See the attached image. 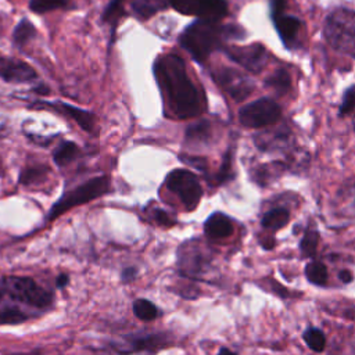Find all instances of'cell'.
Here are the masks:
<instances>
[{
	"mask_svg": "<svg viewBox=\"0 0 355 355\" xmlns=\"http://www.w3.org/2000/svg\"><path fill=\"white\" fill-rule=\"evenodd\" d=\"M154 75L162 92L165 105L175 118H191L201 112L200 94L189 78L180 57L166 54L157 58Z\"/></svg>",
	"mask_w": 355,
	"mask_h": 355,
	"instance_id": "obj_1",
	"label": "cell"
},
{
	"mask_svg": "<svg viewBox=\"0 0 355 355\" xmlns=\"http://www.w3.org/2000/svg\"><path fill=\"white\" fill-rule=\"evenodd\" d=\"M241 35L243 32L239 26H223L215 21L197 19L182 32L179 42L197 62H204L212 51L222 46L225 39Z\"/></svg>",
	"mask_w": 355,
	"mask_h": 355,
	"instance_id": "obj_2",
	"label": "cell"
},
{
	"mask_svg": "<svg viewBox=\"0 0 355 355\" xmlns=\"http://www.w3.org/2000/svg\"><path fill=\"white\" fill-rule=\"evenodd\" d=\"M323 33L334 50L355 58V11L343 7L333 10L324 21Z\"/></svg>",
	"mask_w": 355,
	"mask_h": 355,
	"instance_id": "obj_3",
	"label": "cell"
},
{
	"mask_svg": "<svg viewBox=\"0 0 355 355\" xmlns=\"http://www.w3.org/2000/svg\"><path fill=\"white\" fill-rule=\"evenodd\" d=\"M4 297L29 305L35 309H47L53 304V294L37 284L32 277L7 276L1 277Z\"/></svg>",
	"mask_w": 355,
	"mask_h": 355,
	"instance_id": "obj_4",
	"label": "cell"
},
{
	"mask_svg": "<svg viewBox=\"0 0 355 355\" xmlns=\"http://www.w3.org/2000/svg\"><path fill=\"white\" fill-rule=\"evenodd\" d=\"M110 190V178L103 175V176H97L93 178L87 182H85L83 184L78 186L76 189L65 193L49 211L47 215V220H53L57 216L62 215L64 212H67L68 209L78 207L80 204H86L94 198L101 197L103 194H105Z\"/></svg>",
	"mask_w": 355,
	"mask_h": 355,
	"instance_id": "obj_5",
	"label": "cell"
},
{
	"mask_svg": "<svg viewBox=\"0 0 355 355\" xmlns=\"http://www.w3.org/2000/svg\"><path fill=\"white\" fill-rule=\"evenodd\" d=\"M171 344V338L166 333H146V334H129L121 340L112 341L111 347L119 355H132V354H155L161 348H165Z\"/></svg>",
	"mask_w": 355,
	"mask_h": 355,
	"instance_id": "obj_6",
	"label": "cell"
},
{
	"mask_svg": "<svg viewBox=\"0 0 355 355\" xmlns=\"http://www.w3.org/2000/svg\"><path fill=\"white\" fill-rule=\"evenodd\" d=\"M165 184L180 198L187 211H193L198 205L202 189L193 172L187 169H175L166 176Z\"/></svg>",
	"mask_w": 355,
	"mask_h": 355,
	"instance_id": "obj_7",
	"label": "cell"
},
{
	"mask_svg": "<svg viewBox=\"0 0 355 355\" xmlns=\"http://www.w3.org/2000/svg\"><path fill=\"white\" fill-rule=\"evenodd\" d=\"M282 116L280 105L268 97L258 98L239 111V119L241 125L247 128H263L276 123Z\"/></svg>",
	"mask_w": 355,
	"mask_h": 355,
	"instance_id": "obj_8",
	"label": "cell"
},
{
	"mask_svg": "<svg viewBox=\"0 0 355 355\" xmlns=\"http://www.w3.org/2000/svg\"><path fill=\"white\" fill-rule=\"evenodd\" d=\"M211 257L198 241H186L178 250V268L186 277L194 279L204 275L209 266Z\"/></svg>",
	"mask_w": 355,
	"mask_h": 355,
	"instance_id": "obj_9",
	"label": "cell"
},
{
	"mask_svg": "<svg viewBox=\"0 0 355 355\" xmlns=\"http://www.w3.org/2000/svg\"><path fill=\"white\" fill-rule=\"evenodd\" d=\"M179 12L218 22L227 12L226 0H168Z\"/></svg>",
	"mask_w": 355,
	"mask_h": 355,
	"instance_id": "obj_10",
	"label": "cell"
},
{
	"mask_svg": "<svg viewBox=\"0 0 355 355\" xmlns=\"http://www.w3.org/2000/svg\"><path fill=\"white\" fill-rule=\"evenodd\" d=\"M215 82L236 101H241L254 90L251 79L232 68H219L212 72Z\"/></svg>",
	"mask_w": 355,
	"mask_h": 355,
	"instance_id": "obj_11",
	"label": "cell"
},
{
	"mask_svg": "<svg viewBox=\"0 0 355 355\" xmlns=\"http://www.w3.org/2000/svg\"><path fill=\"white\" fill-rule=\"evenodd\" d=\"M225 53L229 58L254 73L261 72L268 61L266 49L259 43H252L248 46H229L225 47Z\"/></svg>",
	"mask_w": 355,
	"mask_h": 355,
	"instance_id": "obj_12",
	"label": "cell"
},
{
	"mask_svg": "<svg viewBox=\"0 0 355 355\" xmlns=\"http://www.w3.org/2000/svg\"><path fill=\"white\" fill-rule=\"evenodd\" d=\"M0 78L6 82H28L36 78V72L21 60L0 57Z\"/></svg>",
	"mask_w": 355,
	"mask_h": 355,
	"instance_id": "obj_13",
	"label": "cell"
},
{
	"mask_svg": "<svg viewBox=\"0 0 355 355\" xmlns=\"http://www.w3.org/2000/svg\"><path fill=\"white\" fill-rule=\"evenodd\" d=\"M46 105H49L51 110L73 119L83 130L86 132H92L93 126H94V114L86 111V110H82V108H78L75 105H71V104H67V103H60V101H55V103H43Z\"/></svg>",
	"mask_w": 355,
	"mask_h": 355,
	"instance_id": "obj_14",
	"label": "cell"
},
{
	"mask_svg": "<svg viewBox=\"0 0 355 355\" xmlns=\"http://www.w3.org/2000/svg\"><path fill=\"white\" fill-rule=\"evenodd\" d=\"M204 232L212 240L226 239L233 233V220L223 212H214L207 218Z\"/></svg>",
	"mask_w": 355,
	"mask_h": 355,
	"instance_id": "obj_15",
	"label": "cell"
},
{
	"mask_svg": "<svg viewBox=\"0 0 355 355\" xmlns=\"http://www.w3.org/2000/svg\"><path fill=\"white\" fill-rule=\"evenodd\" d=\"M272 19H273L276 31H277L282 42L284 43V46L293 47L294 42L297 40L298 32H300L301 21L293 15H286V14H282Z\"/></svg>",
	"mask_w": 355,
	"mask_h": 355,
	"instance_id": "obj_16",
	"label": "cell"
},
{
	"mask_svg": "<svg viewBox=\"0 0 355 355\" xmlns=\"http://www.w3.org/2000/svg\"><path fill=\"white\" fill-rule=\"evenodd\" d=\"M288 220H290L288 209H286L283 207H277V208H272V209L266 211L262 215L261 225L265 230L277 232L282 227H284L288 223Z\"/></svg>",
	"mask_w": 355,
	"mask_h": 355,
	"instance_id": "obj_17",
	"label": "cell"
},
{
	"mask_svg": "<svg viewBox=\"0 0 355 355\" xmlns=\"http://www.w3.org/2000/svg\"><path fill=\"white\" fill-rule=\"evenodd\" d=\"M305 277L309 283L318 287H324L329 280V272L323 262L320 261H309L305 266Z\"/></svg>",
	"mask_w": 355,
	"mask_h": 355,
	"instance_id": "obj_18",
	"label": "cell"
},
{
	"mask_svg": "<svg viewBox=\"0 0 355 355\" xmlns=\"http://www.w3.org/2000/svg\"><path fill=\"white\" fill-rule=\"evenodd\" d=\"M320 234L313 226H308L300 240V252L304 258H313L318 251Z\"/></svg>",
	"mask_w": 355,
	"mask_h": 355,
	"instance_id": "obj_19",
	"label": "cell"
},
{
	"mask_svg": "<svg viewBox=\"0 0 355 355\" xmlns=\"http://www.w3.org/2000/svg\"><path fill=\"white\" fill-rule=\"evenodd\" d=\"M211 139V125L207 121H200L186 130V143L204 144Z\"/></svg>",
	"mask_w": 355,
	"mask_h": 355,
	"instance_id": "obj_20",
	"label": "cell"
},
{
	"mask_svg": "<svg viewBox=\"0 0 355 355\" xmlns=\"http://www.w3.org/2000/svg\"><path fill=\"white\" fill-rule=\"evenodd\" d=\"M132 309H133L135 316L143 322H151V320L157 319L159 315V311L155 306V304L147 298L135 300Z\"/></svg>",
	"mask_w": 355,
	"mask_h": 355,
	"instance_id": "obj_21",
	"label": "cell"
},
{
	"mask_svg": "<svg viewBox=\"0 0 355 355\" xmlns=\"http://www.w3.org/2000/svg\"><path fill=\"white\" fill-rule=\"evenodd\" d=\"M265 85L270 89H273L277 94L283 96L288 92L291 83H290V75L286 69H276L272 75H269L265 79Z\"/></svg>",
	"mask_w": 355,
	"mask_h": 355,
	"instance_id": "obj_22",
	"label": "cell"
},
{
	"mask_svg": "<svg viewBox=\"0 0 355 355\" xmlns=\"http://www.w3.org/2000/svg\"><path fill=\"white\" fill-rule=\"evenodd\" d=\"M302 338L308 345V348L312 349L313 352H322L326 347V336L319 327H315V326L306 327L302 333Z\"/></svg>",
	"mask_w": 355,
	"mask_h": 355,
	"instance_id": "obj_23",
	"label": "cell"
},
{
	"mask_svg": "<svg viewBox=\"0 0 355 355\" xmlns=\"http://www.w3.org/2000/svg\"><path fill=\"white\" fill-rule=\"evenodd\" d=\"M35 35H36V28H35V25H33L29 19L24 18V19H21V21L17 24V26H15V29H14V33H12V39H14V43H15L17 46H24V44H26Z\"/></svg>",
	"mask_w": 355,
	"mask_h": 355,
	"instance_id": "obj_24",
	"label": "cell"
},
{
	"mask_svg": "<svg viewBox=\"0 0 355 355\" xmlns=\"http://www.w3.org/2000/svg\"><path fill=\"white\" fill-rule=\"evenodd\" d=\"M29 318L21 308L15 305L0 306V324H18Z\"/></svg>",
	"mask_w": 355,
	"mask_h": 355,
	"instance_id": "obj_25",
	"label": "cell"
},
{
	"mask_svg": "<svg viewBox=\"0 0 355 355\" xmlns=\"http://www.w3.org/2000/svg\"><path fill=\"white\" fill-rule=\"evenodd\" d=\"M78 146L72 141L61 143L53 154V159L58 166H64L69 164L78 155Z\"/></svg>",
	"mask_w": 355,
	"mask_h": 355,
	"instance_id": "obj_26",
	"label": "cell"
},
{
	"mask_svg": "<svg viewBox=\"0 0 355 355\" xmlns=\"http://www.w3.org/2000/svg\"><path fill=\"white\" fill-rule=\"evenodd\" d=\"M165 1L166 0H136L133 4V10L139 17L147 18L157 12L159 8H164Z\"/></svg>",
	"mask_w": 355,
	"mask_h": 355,
	"instance_id": "obj_27",
	"label": "cell"
},
{
	"mask_svg": "<svg viewBox=\"0 0 355 355\" xmlns=\"http://www.w3.org/2000/svg\"><path fill=\"white\" fill-rule=\"evenodd\" d=\"M65 4H67V0H31L29 1V8L33 12L43 14V12H47V11L61 8Z\"/></svg>",
	"mask_w": 355,
	"mask_h": 355,
	"instance_id": "obj_28",
	"label": "cell"
},
{
	"mask_svg": "<svg viewBox=\"0 0 355 355\" xmlns=\"http://www.w3.org/2000/svg\"><path fill=\"white\" fill-rule=\"evenodd\" d=\"M47 169L44 166H33V168H28L25 171L21 172L19 175V183L22 184H31L33 182H39L46 176Z\"/></svg>",
	"mask_w": 355,
	"mask_h": 355,
	"instance_id": "obj_29",
	"label": "cell"
},
{
	"mask_svg": "<svg viewBox=\"0 0 355 355\" xmlns=\"http://www.w3.org/2000/svg\"><path fill=\"white\" fill-rule=\"evenodd\" d=\"M125 0H111L104 11V19L112 25H115L122 15V6Z\"/></svg>",
	"mask_w": 355,
	"mask_h": 355,
	"instance_id": "obj_30",
	"label": "cell"
},
{
	"mask_svg": "<svg viewBox=\"0 0 355 355\" xmlns=\"http://www.w3.org/2000/svg\"><path fill=\"white\" fill-rule=\"evenodd\" d=\"M354 110H355V86H351V87H348V89L344 92V96H343V101H341V104H340L338 114H340L341 116H344V115L351 114Z\"/></svg>",
	"mask_w": 355,
	"mask_h": 355,
	"instance_id": "obj_31",
	"label": "cell"
},
{
	"mask_svg": "<svg viewBox=\"0 0 355 355\" xmlns=\"http://www.w3.org/2000/svg\"><path fill=\"white\" fill-rule=\"evenodd\" d=\"M230 175H232V151L229 150L225 157H223V162H222V166L218 172V175L215 176L214 182L215 184H222L225 183L226 180L230 179Z\"/></svg>",
	"mask_w": 355,
	"mask_h": 355,
	"instance_id": "obj_32",
	"label": "cell"
},
{
	"mask_svg": "<svg viewBox=\"0 0 355 355\" xmlns=\"http://www.w3.org/2000/svg\"><path fill=\"white\" fill-rule=\"evenodd\" d=\"M151 216H153L154 220H157V222H158L159 225H162V226H172V225L176 223V220H175L169 214H166V212L162 211V209H155Z\"/></svg>",
	"mask_w": 355,
	"mask_h": 355,
	"instance_id": "obj_33",
	"label": "cell"
},
{
	"mask_svg": "<svg viewBox=\"0 0 355 355\" xmlns=\"http://www.w3.org/2000/svg\"><path fill=\"white\" fill-rule=\"evenodd\" d=\"M286 0H272V18H276L284 14Z\"/></svg>",
	"mask_w": 355,
	"mask_h": 355,
	"instance_id": "obj_34",
	"label": "cell"
},
{
	"mask_svg": "<svg viewBox=\"0 0 355 355\" xmlns=\"http://www.w3.org/2000/svg\"><path fill=\"white\" fill-rule=\"evenodd\" d=\"M180 158L186 162V164H190L193 166H196L197 169H201V171H205V161L204 159H198V158H194V157H187V155H180Z\"/></svg>",
	"mask_w": 355,
	"mask_h": 355,
	"instance_id": "obj_35",
	"label": "cell"
},
{
	"mask_svg": "<svg viewBox=\"0 0 355 355\" xmlns=\"http://www.w3.org/2000/svg\"><path fill=\"white\" fill-rule=\"evenodd\" d=\"M136 275H137V270L135 268H126L123 269L121 277L123 282H132L136 277Z\"/></svg>",
	"mask_w": 355,
	"mask_h": 355,
	"instance_id": "obj_36",
	"label": "cell"
},
{
	"mask_svg": "<svg viewBox=\"0 0 355 355\" xmlns=\"http://www.w3.org/2000/svg\"><path fill=\"white\" fill-rule=\"evenodd\" d=\"M338 279H340L344 284H348V283H351V282L354 280V275H352L351 270L344 269V270H341V272L338 273Z\"/></svg>",
	"mask_w": 355,
	"mask_h": 355,
	"instance_id": "obj_37",
	"label": "cell"
},
{
	"mask_svg": "<svg viewBox=\"0 0 355 355\" xmlns=\"http://www.w3.org/2000/svg\"><path fill=\"white\" fill-rule=\"evenodd\" d=\"M68 283H69V277H68V275H65V273L58 275L57 279H55V286H57V288H64L65 286H68Z\"/></svg>",
	"mask_w": 355,
	"mask_h": 355,
	"instance_id": "obj_38",
	"label": "cell"
},
{
	"mask_svg": "<svg viewBox=\"0 0 355 355\" xmlns=\"http://www.w3.org/2000/svg\"><path fill=\"white\" fill-rule=\"evenodd\" d=\"M216 355H237V354H236V352H233L232 349H229V348L223 347V348H220V349H219V352H218Z\"/></svg>",
	"mask_w": 355,
	"mask_h": 355,
	"instance_id": "obj_39",
	"label": "cell"
},
{
	"mask_svg": "<svg viewBox=\"0 0 355 355\" xmlns=\"http://www.w3.org/2000/svg\"><path fill=\"white\" fill-rule=\"evenodd\" d=\"M35 92L39 93V94H47V93H49V89L44 87V86H39V87L35 89Z\"/></svg>",
	"mask_w": 355,
	"mask_h": 355,
	"instance_id": "obj_40",
	"label": "cell"
},
{
	"mask_svg": "<svg viewBox=\"0 0 355 355\" xmlns=\"http://www.w3.org/2000/svg\"><path fill=\"white\" fill-rule=\"evenodd\" d=\"M4 298V290H3V280L0 277V301Z\"/></svg>",
	"mask_w": 355,
	"mask_h": 355,
	"instance_id": "obj_41",
	"label": "cell"
},
{
	"mask_svg": "<svg viewBox=\"0 0 355 355\" xmlns=\"http://www.w3.org/2000/svg\"><path fill=\"white\" fill-rule=\"evenodd\" d=\"M11 355H35V354H29L28 352V354H11Z\"/></svg>",
	"mask_w": 355,
	"mask_h": 355,
	"instance_id": "obj_42",
	"label": "cell"
},
{
	"mask_svg": "<svg viewBox=\"0 0 355 355\" xmlns=\"http://www.w3.org/2000/svg\"><path fill=\"white\" fill-rule=\"evenodd\" d=\"M354 126H355V119H354ZM355 129V128H354Z\"/></svg>",
	"mask_w": 355,
	"mask_h": 355,
	"instance_id": "obj_43",
	"label": "cell"
},
{
	"mask_svg": "<svg viewBox=\"0 0 355 355\" xmlns=\"http://www.w3.org/2000/svg\"><path fill=\"white\" fill-rule=\"evenodd\" d=\"M166 1H168V0H166Z\"/></svg>",
	"mask_w": 355,
	"mask_h": 355,
	"instance_id": "obj_44",
	"label": "cell"
}]
</instances>
